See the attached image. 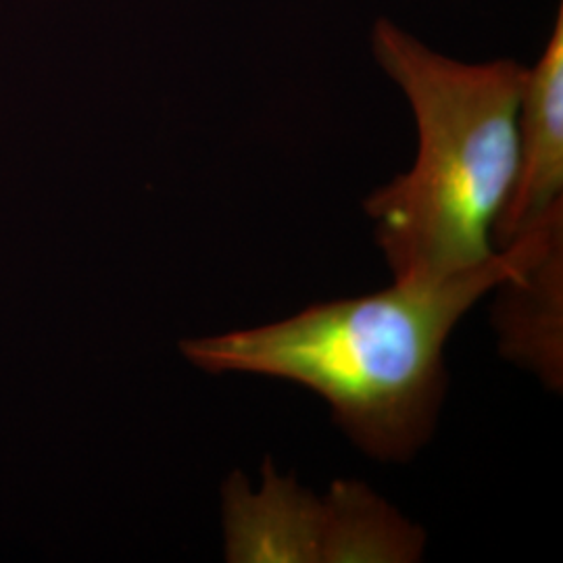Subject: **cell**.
I'll return each instance as SVG.
<instances>
[{
  "instance_id": "1",
  "label": "cell",
  "mask_w": 563,
  "mask_h": 563,
  "mask_svg": "<svg viewBox=\"0 0 563 563\" xmlns=\"http://www.w3.org/2000/svg\"><path fill=\"white\" fill-rule=\"evenodd\" d=\"M562 209L488 262L439 280L397 282L380 292L318 302L280 322L181 341L209 374L299 384L330 405L365 455L411 460L434 432L446 390L444 344L463 316L537 255Z\"/></svg>"
},
{
  "instance_id": "2",
  "label": "cell",
  "mask_w": 563,
  "mask_h": 563,
  "mask_svg": "<svg viewBox=\"0 0 563 563\" xmlns=\"http://www.w3.org/2000/svg\"><path fill=\"white\" fill-rule=\"evenodd\" d=\"M372 42L418 125L411 169L363 202L395 280H439L488 262L518 174L528 67L449 59L390 21L376 23Z\"/></svg>"
},
{
  "instance_id": "3",
  "label": "cell",
  "mask_w": 563,
  "mask_h": 563,
  "mask_svg": "<svg viewBox=\"0 0 563 563\" xmlns=\"http://www.w3.org/2000/svg\"><path fill=\"white\" fill-rule=\"evenodd\" d=\"M225 560L232 563H413L422 526L405 520L362 483H334L318 499L263 463L255 493L242 472L223 484Z\"/></svg>"
},
{
  "instance_id": "4",
  "label": "cell",
  "mask_w": 563,
  "mask_h": 563,
  "mask_svg": "<svg viewBox=\"0 0 563 563\" xmlns=\"http://www.w3.org/2000/svg\"><path fill=\"white\" fill-rule=\"evenodd\" d=\"M518 136V174L493 234L497 251L563 207L562 11L541 59L526 71Z\"/></svg>"
},
{
  "instance_id": "5",
  "label": "cell",
  "mask_w": 563,
  "mask_h": 563,
  "mask_svg": "<svg viewBox=\"0 0 563 563\" xmlns=\"http://www.w3.org/2000/svg\"><path fill=\"white\" fill-rule=\"evenodd\" d=\"M493 322L501 355L537 374L551 390L563 386V216L549 225L537 255L497 288Z\"/></svg>"
}]
</instances>
